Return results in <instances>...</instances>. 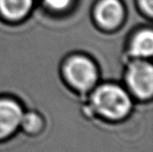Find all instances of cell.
Returning a JSON list of instances; mask_svg holds the SVG:
<instances>
[{"instance_id": "277c9868", "label": "cell", "mask_w": 153, "mask_h": 152, "mask_svg": "<svg viewBox=\"0 0 153 152\" xmlns=\"http://www.w3.org/2000/svg\"><path fill=\"white\" fill-rule=\"evenodd\" d=\"M124 0H96L92 6L91 17L95 25L105 32H115L125 24L130 12Z\"/></svg>"}, {"instance_id": "52a82bcc", "label": "cell", "mask_w": 153, "mask_h": 152, "mask_svg": "<svg viewBox=\"0 0 153 152\" xmlns=\"http://www.w3.org/2000/svg\"><path fill=\"white\" fill-rule=\"evenodd\" d=\"M38 6V0H0V19L16 24L25 22Z\"/></svg>"}, {"instance_id": "8992f818", "label": "cell", "mask_w": 153, "mask_h": 152, "mask_svg": "<svg viewBox=\"0 0 153 152\" xmlns=\"http://www.w3.org/2000/svg\"><path fill=\"white\" fill-rule=\"evenodd\" d=\"M125 54L130 59H149L153 55V28L152 23L140 25L128 36Z\"/></svg>"}, {"instance_id": "6da1fadb", "label": "cell", "mask_w": 153, "mask_h": 152, "mask_svg": "<svg viewBox=\"0 0 153 152\" xmlns=\"http://www.w3.org/2000/svg\"><path fill=\"white\" fill-rule=\"evenodd\" d=\"M88 94V106L92 113L108 121L123 120L130 115L134 108L133 97L119 82H99Z\"/></svg>"}, {"instance_id": "ba28073f", "label": "cell", "mask_w": 153, "mask_h": 152, "mask_svg": "<svg viewBox=\"0 0 153 152\" xmlns=\"http://www.w3.org/2000/svg\"><path fill=\"white\" fill-rule=\"evenodd\" d=\"M21 128L27 135H40L45 128V120L37 111H27L22 115Z\"/></svg>"}, {"instance_id": "5b68a950", "label": "cell", "mask_w": 153, "mask_h": 152, "mask_svg": "<svg viewBox=\"0 0 153 152\" xmlns=\"http://www.w3.org/2000/svg\"><path fill=\"white\" fill-rule=\"evenodd\" d=\"M23 113V108L17 99L0 96V141L8 139L17 133Z\"/></svg>"}, {"instance_id": "9c48e42d", "label": "cell", "mask_w": 153, "mask_h": 152, "mask_svg": "<svg viewBox=\"0 0 153 152\" xmlns=\"http://www.w3.org/2000/svg\"><path fill=\"white\" fill-rule=\"evenodd\" d=\"M137 9L146 19L152 22L153 19V0H135Z\"/></svg>"}, {"instance_id": "3957f363", "label": "cell", "mask_w": 153, "mask_h": 152, "mask_svg": "<svg viewBox=\"0 0 153 152\" xmlns=\"http://www.w3.org/2000/svg\"><path fill=\"white\" fill-rule=\"evenodd\" d=\"M122 81L133 98L150 101L153 95V66L147 59H130L124 68Z\"/></svg>"}, {"instance_id": "7a4b0ae2", "label": "cell", "mask_w": 153, "mask_h": 152, "mask_svg": "<svg viewBox=\"0 0 153 152\" xmlns=\"http://www.w3.org/2000/svg\"><path fill=\"white\" fill-rule=\"evenodd\" d=\"M64 82L78 95H86L101 82L97 62L89 54L74 53L64 58L60 67Z\"/></svg>"}]
</instances>
